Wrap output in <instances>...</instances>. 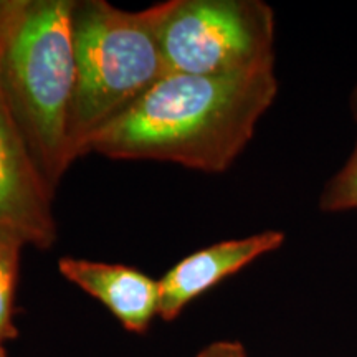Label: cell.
<instances>
[{"label": "cell", "instance_id": "cell-10", "mask_svg": "<svg viewBox=\"0 0 357 357\" xmlns=\"http://www.w3.org/2000/svg\"><path fill=\"white\" fill-rule=\"evenodd\" d=\"M195 357H248V354L240 342L217 341L200 351Z\"/></svg>", "mask_w": 357, "mask_h": 357}, {"label": "cell", "instance_id": "cell-4", "mask_svg": "<svg viewBox=\"0 0 357 357\" xmlns=\"http://www.w3.org/2000/svg\"><path fill=\"white\" fill-rule=\"evenodd\" d=\"M166 73L236 77L275 70V13L261 0L160 3Z\"/></svg>", "mask_w": 357, "mask_h": 357}, {"label": "cell", "instance_id": "cell-1", "mask_svg": "<svg viewBox=\"0 0 357 357\" xmlns=\"http://www.w3.org/2000/svg\"><path fill=\"white\" fill-rule=\"evenodd\" d=\"M278 95L275 70L236 77L169 73L93 134L82 155L227 171Z\"/></svg>", "mask_w": 357, "mask_h": 357}, {"label": "cell", "instance_id": "cell-7", "mask_svg": "<svg viewBox=\"0 0 357 357\" xmlns=\"http://www.w3.org/2000/svg\"><path fill=\"white\" fill-rule=\"evenodd\" d=\"M58 270L70 283L102 303L128 331L142 334L159 316V281L132 266L63 257Z\"/></svg>", "mask_w": 357, "mask_h": 357}, {"label": "cell", "instance_id": "cell-11", "mask_svg": "<svg viewBox=\"0 0 357 357\" xmlns=\"http://www.w3.org/2000/svg\"><path fill=\"white\" fill-rule=\"evenodd\" d=\"M0 357H6V352H3V349H2V346H0Z\"/></svg>", "mask_w": 357, "mask_h": 357}, {"label": "cell", "instance_id": "cell-5", "mask_svg": "<svg viewBox=\"0 0 357 357\" xmlns=\"http://www.w3.org/2000/svg\"><path fill=\"white\" fill-rule=\"evenodd\" d=\"M52 199L0 84V229L35 248H52L56 240Z\"/></svg>", "mask_w": 357, "mask_h": 357}, {"label": "cell", "instance_id": "cell-6", "mask_svg": "<svg viewBox=\"0 0 357 357\" xmlns=\"http://www.w3.org/2000/svg\"><path fill=\"white\" fill-rule=\"evenodd\" d=\"M283 243V231L265 230L245 238L223 240L182 258L159 280V316L164 321L176 319L200 294Z\"/></svg>", "mask_w": 357, "mask_h": 357}, {"label": "cell", "instance_id": "cell-2", "mask_svg": "<svg viewBox=\"0 0 357 357\" xmlns=\"http://www.w3.org/2000/svg\"><path fill=\"white\" fill-rule=\"evenodd\" d=\"M75 0H0V84L40 176L55 195L70 149L77 65Z\"/></svg>", "mask_w": 357, "mask_h": 357}, {"label": "cell", "instance_id": "cell-3", "mask_svg": "<svg viewBox=\"0 0 357 357\" xmlns=\"http://www.w3.org/2000/svg\"><path fill=\"white\" fill-rule=\"evenodd\" d=\"M160 3L128 12L106 0H75L77 65L70 149L77 160L89 137L166 77L159 42Z\"/></svg>", "mask_w": 357, "mask_h": 357}, {"label": "cell", "instance_id": "cell-8", "mask_svg": "<svg viewBox=\"0 0 357 357\" xmlns=\"http://www.w3.org/2000/svg\"><path fill=\"white\" fill-rule=\"evenodd\" d=\"M25 240L10 230L0 229V342L17 337L13 326V300L19 278L22 248Z\"/></svg>", "mask_w": 357, "mask_h": 357}, {"label": "cell", "instance_id": "cell-9", "mask_svg": "<svg viewBox=\"0 0 357 357\" xmlns=\"http://www.w3.org/2000/svg\"><path fill=\"white\" fill-rule=\"evenodd\" d=\"M351 109L357 123V86L351 96ZM319 207L324 212L357 211V141L344 166L326 184Z\"/></svg>", "mask_w": 357, "mask_h": 357}]
</instances>
